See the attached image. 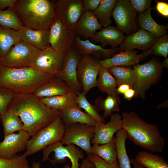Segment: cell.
<instances>
[{
    "mask_svg": "<svg viewBox=\"0 0 168 168\" xmlns=\"http://www.w3.org/2000/svg\"><path fill=\"white\" fill-rule=\"evenodd\" d=\"M7 110L19 116L23 124V130L31 137L61 114L60 110L48 107L33 93H15Z\"/></svg>",
    "mask_w": 168,
    "mask_h": 168,
    "instance_id": "1",
    "label": "cell"
},
{
    "mask_svg": "<svg viewBox=\"0 0 168 168\" xmlns=\"http://www.w3.org/2000/svg\"><path fill=\"white\" fill-rule=\"evenodd\" d=\"M121 115L122 128L135 146L152 152L163 151L165 139L156 125L146 122L133 111H124Z\"/></svg>",
    "mask_w": 168,
    "mask_h": 168,
    "instance_id": "2",
    "label": "cell"
},
{
    "mask_svg": "<svg viewBox=\"0 0 168 168\" xmlns=\"http://www.w3.org/2000/svg\"><path fill=\"white\" fill-rule=\"evenodd\" d=\"M14 8L24 26L49 29L57 18L55 0H17Z\"/></svg>",
    "mask_w": 168,
    "mask_h": 168,
    "instance_id": "3",
    "label": "cell"
},
{
    "mask_svg": "<svg viewBox=\"0 0 168 168\" xmlns=\"http://www.w3.org/2000/svg\"><path fill=\"white\" fill-rule=\"evenodd\" d=\"M54 76L33 67L16 68L0 65V86L15 93H33Z\"/></svg>",
    "mask_w": 168,
    "mask_h": 168,
    "instance_id": "4",
    "label": "cell"
},
{
    "mask_svg": "<svg viewBox=\"0 0 168 168\" xmlns=\"http://www.w3.org/2000/svg\"><path fill=\"white\" fill-rule=\"evenodd\" d=\"M65 125L60 116L40 130L30 139L25 152L21 155L23 158L43 150L47 146L61 141Z\"/></svg>",
    "mask_w": 168,
    "mask_h": 168,
    "instance_id": "5",
    "label": "cell"
},
{
    "mask_svg": "<svg viewBox=\"0 0 168 168\" xmlns=\"http://www.w3.org/2000/svg\"><path fill=\"white\" fill-rule=\"evenodd\" d=\"M162 68L161 63L155 58L143 64L133 66L136 80L133 88L135 91V98H144L146 91L159 80Z\"/></svg>",
    "mask_w": 168,
    "mask_h": 168,
    "instance_id": "6",
    "label": "cell"
},
{
    "mask_svg": "<svg viewBox=\"0 0 168 168\" xmlns=\"http://www.w3.org/2000/svg\"><path fill=\"white\" fill-rule=\"evenodd\" d=\"M40 50L21 40L15 44L0 60V65L16 68L32 67Z\"/></svg>",
    "mask_w": 168,
    "mask_h": 168,
    "instance_id": "7",
    "label": "cell"
},
{
    "mask_svg": "<svg viewBox=\"0 0 168 168\" xmlns=\"http://www.w3.org/2000/svg\"><path fill=\"white\" fill-rule=\"evenodd\" d=\"M42 150L43 162L49 160L54 165L56 164L64 163L66 158H69L71 162V167L66 165L63 168H79V160L83 159L84 157L82 152L75 145L71 144L64 146L60 141L49 145Z\"/></svg>",
    "mask_w": 168,
    "mask_h": 168,
    "instance_id": "8",
    "label": "cell"
},
{
    "mask_svg": "<svg viewBox=\"0 0 168 168\" xmlns=\"http://www.w3.org/2000/svg\"><path fill=\"white\" fill-rule=\"evenodd\" d=\"M94 134V126L79 123H74L65 125L60 142L63 145H77L87 155L91 153V141Z\"/></svg>",
    "mask_w": 168,
    "mask_h": 168,
    "instance_id": "9",
    "label": "cell"
},
{
    "mask_svg": "<svg viewBox=\"0 0 168 168\" xmlns=\"http://www.w3.org/2000/svg\"><path fill=\"white\" fill-rule=\"evenodd\" d=\"M102 67L99 60L88 55L82 56L77 69L78 81L82 92L86 95L97 86V77Z\"/></svg>",
    "mask_w": 168,
    "mask_h": 168,
    "instance_id": "10",
    "label": "cell"
},
{
    "mask_svg": "<svg viewBox=\"0 0 168 168\" xmlns=\"http://www.w3.org/2000/svg\"><path fill=\"white\" fill-rule=\"evenodd\" d=\"M75 35V30L69 28L57 18L49 30L50 47L65 55L73 44Z\"/></svg>",
    "mask_w": 168,
    "mask_h": 168,
    "instance_id": "11",
    "label": "cell"
},
{
    "mask_svg": "<svg viewBox=\"0 0 168 168\" xmlns=\"http://www.w3.org/2000/svg\"><path fill=\"white\" fill-rule=\"evenodd\" d=\"M116 27L129 35L134 33L136 28V12L129 0H118L112 11Z\"/></svg>",
    "mask_w": 168,
    "mask_h": 168,
    "instance_id": "12",
    "label": "cell"
},
{
    "mask_svg": "<svg viewBox=\"0 0 168 168\" xmlns=\"http://www.w3.org/2000/svg\"><path fill=\"white\" fill-rule=\"evenodd\" d=\"M81 56L73 44L65 55L61 71L55 76L64 81L76 93L82 92L77 73V66Z\"/></svg>",
    "mask_w": 168,
    "mask_h": 168,
    "instance_id": "13",
    "label": "cell"
},
{
    "mask_svg": "<svg viewBox=\"0 0 168 168\" xmlns=\"http://www.w3.org/2000/svg\"><path fill=\"white\" fill-rule=\"evenodd\" d=\"M65 55L51 47L46 48L40 50L32 67L56 76L62 69Z\"/></svg>",
    "mask_w": 168,
    "mask_h": 168,
    "instance_id": "14",
    "label": "cell"
},
{
    "mask_svg": "<svg viewBox=\"0 0 168 168\" xmlns=\"http://www.w3.org/2000/svg\"><path fill=\"white\" fill-rule=\"evenodd\" d=\"M57 18L69 28L75 30L84 12L82 0H55Z\"/></svg>",
    "mask_w": 168,
    "mask_h": 168,
    "instance_id": "15",
    "label": "cell"
},
{
    "mask_svg": "<svg viewBox=\"0 0 168 168\" xmlns=\"http://www.w3.org/2000/svg\"><path fill=\"white\" fill-rule=\"evenodd\" d=\"M30 136L27 132L22 130L4 137V140L0 142V158L10 159L25 150Z\"/></svg>",
    "mask_w": 168,
    "mask_h": 168,
    "instance_id": "16",
    "label": "cell"
},
{
    "mask_svg": "<svg viewBox=\"0 0 168 168\" xmlns=\"http://www.w3.org/2000/svg\"><path fill=\"white\" fill-rule=\"evenodd\" d=\"M106 124H97L94 126L95 134L91 141V144L102 145L110 143L114 139V134L122 128L121 115L113 114Z\"/></svg>",
    "mask_w": 168,
    "mask_h": 168,
    "instance_id": "17",
    "label": "cell"
},
{
    "mask_svg": "<svg viewBox=\"0 0 168 168\" xmlns=\"http://www.w3.org/2000/svg\"><path fill=\"white\" fill-rule=\"evenodd\" d=\"M136 50H125L114 54L112 57L99 60L101 66L109 68L114 66L128 67L135 65L139 62L147 58L151 55L149 49L143 51L140 54Z\"/></svg>",
    "mask_w": 168,
    "mask_h": 168,
    "instance_id": "18",
    "label": "cell"
},
{
    "mask_svg": "<svg viewBox=\"0 0 168 168\" xmlns=\"http://www.w3.org/2000/svg\"><path fill=\"white\" fill-rule=\"evenodd\" d=\"M157 38L155 35L141 29L126 37L117 49L118 52L134 49L146 51L151 48Z\"/></svg>",
    "mask_w": 168,
    "mask_h": 168,
    "instance_id": "19",
    "label": "cell"
},
{
    "mask_svg": "<svg viewBox=\"0 0 168 168\" xmlns=\"http://www.w3.org/2000/svg\"><path fill=\"white\" fill-rule=\"evenodd\" d=\"M73 44L81 56L88 55L101 60L110 58L118 52L117 48L106 49L92 43L89 39L84 40L77 37L74 39Z\"/></svg>",
    "mask_w": 168,
    "mask_h": 168,
    "instance_id": "20",
    "label": "cell"
},
{
    "mask_svg": "<svg viewBox=\"0 0 168 168\" xmlns=\"http://www.w3.org/2000/svg\"><path fill=\"white\" fill-rule=\"evenodd\" d=\"M126 37L123 33L116 27L109 26L106 28H102L96 32L90 39L92 42L100 43L104 48L110 45L112 49H117L124 41Z\"/></svg>",
    "mask_w": 168,
    "mask_h": 168,
    "instance_id": "21",
    "label": "cell"
},
{
    "mask_svg": "<svg viewBox=\"0 0 168 168\" xmlns=\"http://www.w3.org/2000/svg\"><path fill=\"white\" fill-rule=\"evenodd\" d=\"M102 28L93 12H84L77 24L75 37L85 40L91 39Z\"/></svg>",
    "mask_w": 168,
    "mask_h": 168,
    "instance_id": "22",
    "label": "cell"
},
{
    "mask_svg": "<svg viewBox=\"0 0 168 168\" xmlns=\"http://www.w3.org/2000/svg\"><path fill=\"white\" fill-rule=\"evenodd\" d=\"M72 91L64 81L54 76L40 86L33 94L40 98L63 95Z\"/></svg>",
    "mask_w": 168,
    "mask_h": 168,
    "instance_id": "23",
    "label": "cell"
},
{
    "mask_svg": "<svg viewBox=\"0 0 168 168\" xmlns=\"http://www.w3.org/2000/svg\"><path fill=\"white\" fill-rule=\"evenodd\" d=\"M20 31L21 40L40 50L50 47L49 30H35L23 26Z\"/></svg>",
    "mask_w": 168,
    "mask_h": 168,
    "instance_id": "24",
    "label": "cell"
},
{
    "mask_svg": "<svg viewBox=\"0 0 168 168\" xmlns=\"http://www.w3.org/2000/svg\"><path fill=\"white\" fill-rule=\"evenodd\" d=\"M60 111V117L65 125L79 123L95 126L97 124L96 121L86 113L82 111L78 105L69 107Z\"/></svg>",
    "mask_w": 168,
    "mask_h": 168,
    "instance_id": "25",
    "label": "cell"
},
{
    "mask_svg": "<svg viewBox=\"0 0 168 168\" xmlns=\"http://www.w3.org/2000/svg\"><path fill=\"white\" fill-rule=\"evenodd\" d=\"M39 99L47 107L55 110H60L78 105L77 95L73 91L63 95Z\"/></svg>",
    "mask_w": 168,
    "mask_h": 168,
    "instance_id": "26",
    "label": "cell"
},
{
    "mask_svg": "<svg viewBox=\"0 0 168 168\" xmlns=\"http://www.w3.org/2000/svg\"><path fill=\"white\" fill-rule=\"evenodd\" d=\"M153 9L150 6L144 12L139 14L138 22L141 29L158 38L166 34L168 26L159 25L154 20L151 15Z\"/></svg>",
    "mask_w": 168,
    "mask_h": 168,
    "instance_id": "27",
    "label": "cell"
},
{
    "mask_svg": "<svg viewBox=\"0 0 168 168\" xmlns=\"http://www.w3.org/2000/svg\"><path fill=\"white\" fill-rule=\"evenodd\" d=\"M21 40L20 31L0 26V60L6 56L15 44Z\"/></svg>",
    "mask_w": 168,
    "mask_h": 168,
    "instance_id": "28",
    "label": "cell"
},
{
    "mask_svg": "<svg viewBox=\"0 0 168 168\" xmlns=\"http://www.w3.org/2000/svg\"><path fill=\"white\" fill-rule=\"evenodd\" d=\"M115 138L118 168H131L130 159L127 154L125 147V142L128 138L126 131L123 128L116 133Z\"/></svg>",
    "mask_w": 168,
    "mask_h": 168,
    "instance_id": "29",
    "label": "cell"
},
{
    "mask_svg": "<svg viewBox=\"0 0 168 168\" xmlns=\"http://www.w3.org/2000/svg\"><path fill=\"white\" fill-rule=\"evenodd\" d=\"M97 86L101 92L106 93L107 96L115 97L119 95L116 90V80L108 68L102 67L97 79Z\"/></svg>",
    "mask_w": 168,
    "mask_h": 168,
    "instance_id": "30",
    "label": "cell"
},
{
    "mask_svg": "<svg viewBox=\"0 0 168 168\" xmlns=\"http://www.w3.org/2000/svg\"><path fill=\"white\" fill-rule=\"evenodd\" d=\"M4 137L10 135L16 131L23 130V124L18 115L13 112L7 110L0 114Z\"/></svg>",
    "mask_w": 168,
    "mask_h": 168,
    "instance_id": "31",
    "label": "cell"
},
{
    "mask_svg": "<svg viewBox=\"0 0 168 168\" xmlns=\"http://www.w3.org/2000/svg\"><path fill=\"white\" fill-rule=\"evenodd\" d=\"M115 79L117 86L123 84L129 85L133 88L136 80L134 72L129 67L114 66L108 68Z\"/></svg>",
    "mask_w": 168,
    "mask_h": 168,
    "instance_id": "32",
    "label": "cell"
},
{
    "mask_svg": "<svg viewBox=\"0 0 168 168\" xmlns=\"http://www.w3.org/2000/svg\"><path fill=\"white\" fill-rule=\"evenodd\" d=\"M117 0H101L97 8L93 12L102 27L106 28L112 21L111 17Z\"/></svg>",
    "mask_w": 168,
    "mask_h": 168,
    "instance_id": "33",
    "label": "cell"
},
{
    "mask_svg": "<svg viewBox=\"0 0 168 168\" xmlns=\"http://www.w3.org/2000/svg\"><path fill=\"white\" fill-rule=\"evenodd\" d=\"M135 159L145 168H168V164L163 157L147 151L139 152Z\"/></svg>",
    "mask_w": 168,
    "mask_h": 168,
    "instance_id": "34",
    "label": "cell"
},
{
    "mask_svg": "<svg viewBox=\"0 0 168 168\" xmlns=\"http://www.w3.org/2000/svg\"><path fill=\"white\" fill-rule=\"evenodd\" d=\"M91 153L98 156L108 163H115L117 161L115 138L109 143L100 145L93 144L91 146Z\"/></svg>",
    "mask_w": 168,
    "mask_h": 168,
    "instance_id": "35",
    "label": "cell"
},
{
    "mask_svg": "<svg viewBox=\"0 0 168 168\" xmlns=\"http://www.w3.org/2000/svg\"><path fill=\"white\" fill-rule=\"evenodd\" d=\"M94 102L99 111H104L103 116L105 119L110 117L114 112L120 110L119 105L121 100L119 95L115 97L107 96L105 99L98 96L95 99Z\"/></svg>",
    "mask_w": 168,
    "mask_h": 168,
    "instance_id": "36",
    "label": "cell"
},
{
    "mask_svg": "<svg viewBox=\"0 0 168 168\" xmlns=\"http://www.w3.org/2000/svg\"><path fill=\"white\" fill-rule=\"evenodd\" d=\"M0 26L17 31L23 26L14 7L0 11Z\"/></svg>",
    "mask_w": 168,
    "mask_h": 168,
    "instance_id": "37",
    "label": "cell"
},
{
    "mask_svg": "<svg viewBox=\"0 0 168 168\" xmlns=\"http://www.w3.org/2000/svg\"><path fill=\"white\" fill-rule=\"evenodd\" d=\"M77 102L78 107L83 109L88 115L96 121L98 124L105 123V119L100 115L98 107L90 103L88 100L86 95L82 92L77 93Z\"/></svg>",
    "mask_w": 168,
    "mask_h": 168,
    "instance_id": "38",
    "label": "cell"
},
{
    "mask_svg": "<svg viewBox=\"0 0 168 168\" xmlns=\"http://www.w3.org/2000/svg\"><path fill=\"white\" fill-rule=\"evenodd\" d=\"M151 55L163 56L166 58L168 54V35L166 34L157 38L149 49Z\"/></svg>",
    "mask_w": 168,
    "mask_h": 168,
    "instance_id": "39",
    "label": "cell"
},
{
    "mask_svg": "<svg viewBox=\"0 0 168 168\" xmlns=\"http://www.w3.org/2000/svg\"><path fill=\"white\" fill-rule=\"evenodd\" d=\"M0 168H31L26 158L16 155L10 159L0 158Z\"/></svg>",
    "mask_w": 168,
    "mask_h": 168,
    "instance_id": "40",
    "label": "cell"
},
{
    "mask_svg": "<svg viewBox=\"0 0 168 168\" xmlns=\"http://www.w3.org/2000/svg\"><path fill=\"white\" fill-rule=\"evenodd\" d=\"M15 94L12 91L0 86V114L6 112Z\"/></svg>",
    "mask_w": 168,
    "mask_h": 168,
    "instance_id": "41",
    "label": "cell"
},
{
    "mask_svg": "<svg viewBox=\"0 0 168 168\" xmlns=\"http://www.w3.org/2000/svg\"><path fill=\"white\" fill-rule=\"evenodd\" d=\"M87 158L94 164V168H118V161L113 164H110L98 156L92 153L87 154Z\"/></svg>",
    "mask_w": 168,
    "mask_h": 168,
    "instance_id": "42",
    "label": "cell"
},
{
    "mask_svg": "<svg viewBox=\"0 0 168 168\" xmlns=\"http://www.w3.org/2000/svg\"><path fill=\"white\" fill-rule=\"evenodd\" d=\"M132 7L140 14L142 13L150 7L152 2V0H130Z\"/></svg>",
    "mask_w": 168,
    "mask_h": 168,
    "instance_id": "43",
    "label": "cell"
},
{
    "mask_svg": "<svg viewBox=\"0 0 168 168\" xmlns=\"http://www.w3.org/2000/svg\"><path fill=\"white\" fill-rule=\"evenodd\" d=\"M101 0H82L84 11L93 12L98 7Z\"/></svg>",
    "mask_w": 168,
    "mask_h": 168,
    "instance_id": "44",
    "label": "cell"
},
{
    "mask_svg": "<svg viewBox=\"0 0 168 168\" xmlns=\"http://www.w3.org/2000/svg\"><path fill=\"white\" fill-rule=\"evenodd\" d=\"M156 2V9L158 12L162 16H168V4L164 2L155 0Z\"/></svg>",
    "mask_w": 168,
    "mask_h": 168,
    "instance_id": "45",
    "label": "cell"
},
{
    "mask_svg": "<svg viewBox=\"0 0 168 168\" xmlns=\"http://www.w3.org/2000/svg\"><path fill=\"white\" fill-rule=\"evenodd\" d=\"M17 0H0V11L6 7H14Z\"/></svg>",
    "mask_w": 168,
    "mask_h": 168,
    "instance_id": "46",
    "label": "cell"
},
{
    "mask_svg": "<svg viewBox=\"0 0 168 168\" xmlns=\"http://www.w3.org/2000/svg\"><path fill=\"white\" fill-rule=\"evenodd\" d=\"M135 91L133 88H130L127 90L123 94L124 98L129 100L135 96Z\"/></svg>",
    "mask_w": 168,
    "mask_h": 168,
    "instance_id": "47",
    "label": "cell"
},
{
    "mask_svg": "<svg viewBox=\"0 0 168 168\" xmlns=\"http://www.w3.org/2000/svg\"><path fill=\"white\" fill-rule=\"evenodd\" d=\"M131 88L130 86L127 84H122L116 88V92L118 95L124 94L128 89Z\"/></svg>",
    "mask_w": 168,
    "mask_h": 168,
    "instance_id": "48",
    "label": "cell"
},
{
    "mask_svg": "<svg viewBox=\"0 0 168 168\" xmlns=\"http://www.w3.org/2000/svg\"><path fill=\"white\" fill-rule=\"evenodd\" d=\"M80 168H94V166L86 158L82 160V164Z\"/></svg>",
    "mask_w": 168,
    "mask_h": 168,
    "instance_id": "49",
    "label": "cell"
},
{
    "mask_svg": "<svg viewBox=\"0 0 168 168\" xmlns=\"http://www.w3.org/2000/svg\"><path fill=\"white\" fill-rule=\"evenodd\" d=\"M130 163L133 166V168H145L139 163H138L135 159H130Z\"/></svg>",
    "mask_w": 168,
    "mask_h": 168,
    "instance_id": "50",
    "label": "cell"
},
{
    "mask_svg": "<svg viewBox=\"0 0 168 168\" xmlns=\"http://www.w3.org/2000/svg\"><path fill=\"white\" fill-rule=\"evenodd\" d=\"M40 163L39 162H33L31 166V168H40Z\"/></svg>",
    "mask_w": 168,
    "mask_h": 168,
    "instance_id": "51",
    "label": "cell"
},
{
    "mask_svg": "<svg viewBox=\"0 0 168 168\" xmlns=\"http://www.w3.org/2000/svg\"><path fill=\"white\" fill-rule=\"evenodd\" d=\"M161 65L162 68H168V58H166L163 63H161Z\"/></svg>",
    "mask_w": 168,
    "mask_h": 168,
    "instance_id": "52",
    "label": "cell"
},
{
    "mask_svg": "<svg viewBox=\"0 0 168 168\" xmlns=\"http://www.w3.org/2000/svg\"><path fill=\"white\" fill-rule=\"evenodd\" d=\"M167 101L164 102L162 104H161L157 106V108L158 109L160 108L165 107L167 106Z\"/></svg>",
    "mask_w": 168,
    "mask_h": 168,
    "instance_id": "53",
    "label": "cell"
}]
</instances>
